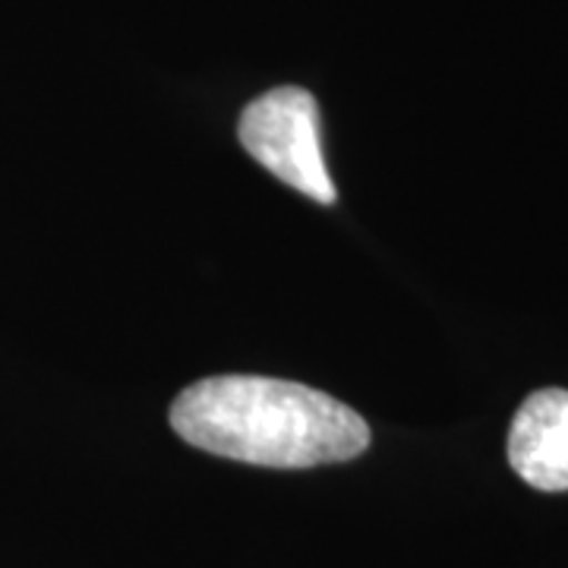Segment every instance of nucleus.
<instances>
[{"instance_id": "obj_1", "label": "nucleus", "mask_w": 568, "mask_h": 568, "mask_svg": "<svg viewBox=\"0 0 568 568\" xmlns=\"http://www.w3.org/2000/svg\"><path fill=\"white\" fill-rule=\"evenodd\" d=\"M183 443L260 467H320L351 462L369 446V426L320 388L272 376H209L171 405Z\"/></svg>"}, {"instance_id": "obj_2", "label": "nucleus", "mask_w": 568, "mask_h": 568, "mask_svg": "<svg viewBox=\"0 0 568 568\" xmlns=\"http://www.w3.org/2000/svg\"><path fill=\"white\" fill-rule=\"evenodd\" d=\"M237 136L268 174L304 193L306 200L335 203L338 193L320 142V108L306 89L282 85L246 104Z\"/></svg>"}, {"instance_id": "obj_3", "label": "nucleus", "mask_w": 568, "mask_h": 568, "mask_svg": "<svg viewBox=\"0 0 568 568\" xmlns=\"http://www.w3.org/2000/svg\"><path fill=\"white\" fill-rule=\"evenodd\" d=\"M508 465L544 493L568 489V392H534L511 420Z\"/></svg>"}]
</instances>
